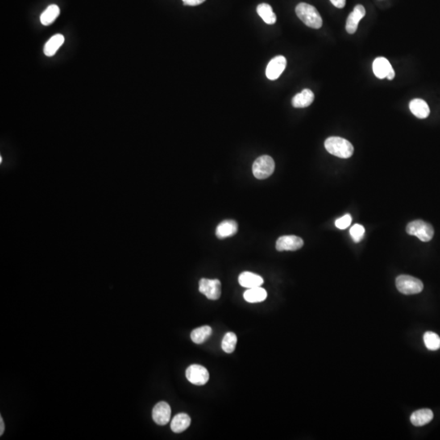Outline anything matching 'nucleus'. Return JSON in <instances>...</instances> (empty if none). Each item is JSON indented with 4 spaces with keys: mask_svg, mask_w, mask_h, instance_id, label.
<instances>
[{
    "mask_svg": "<svg viewBox=\"0 0 440 440\" xmlns=\"http://www.w3.org/2000/svg\"><path fill=\"white\" fill-rule=\"evenodd\" d=\"M295 12L299 19L308 27L320 29L322 26V18L314 6L306 3H300L296 7Z\"/></svg>",
    "mask_w": 440,
    "mask_h": 440,
    "instance_id": "nucleus-1",
    "label": "nucleus"
},
{
    "mask_svg": "<svg viewBox=\"0 0 440 440\" xmlns=\"http://www.w3.org/2000/svg\"><path fill=\"white\" fill-rule=\"evenodd\" d=\"M325 147L329 154L340 158H350L354 153L352 144L341 137H329L325 140Z\"/></svg>",
    "mask_w": 440,
    "mask_h": 440,
    "instance_id": "nucleus-2",
    "label": "nucleus"
},
{
    "mask_svg": "<svg viewBox=\"0 0 440 440\" xmlns=\"http://www.w3.org/2000/svg\"><path fill=\"white\" fill-rule=\"evenodd\" d=\"M395 284L398 290L404 295H417L423 290V283L421 280L408 275H400L396 278Z\"/></svg>",
    "mask_w": 440,
    "mask_h": 440,
    "instance_id": "nucleus-3",
    "label": "nucleus"
},
{
    "mask_svg": "<svg viewBox=\"0 0 440 440\" xmlns=\"http://www.w3.org/2000/svg\"><path fill=\"white\" fill-rule=\"evenodd\" d=\"M406 231L409 235L415 236L421 242H427L434 237V229L423 220H414L407 225Z\"/></svg>",
    "mask_w": 440,
    "mask_h": 440,
    "instance_id": "nucleus-4",
    "label": "nucleus"
},
{
    "mask_svg": "<svg viewBox=\"0 0 440 440\" xmlns=\"http://www.w3.org/2000/svg\"><path fill=\"white\" fill-rule=\"evenodd\" d=\"M275 170V163L270 156L263 155L257 158L253 165V173L259 180H264L272 175Z\"/></svg>",
    "mask_w": 440,
    "mask_h": 440,
    "instance_id": "nucleus-5",
    "label": "nucleus"
},
{
    "mask_svg": "<svg viewBox=\"0 0 440 440\" xmlns=\"http://www.w3.org/2000/svg\"><path fill=\"white\" fill-rule=\"evenodd\" d=\"M199 291L210 300H217L221 296V283L217 279L202 278L199 281Z\"/></svg>",
    "mask_w": 440,
    "mask_h": 440,
    "instance_id": "nucleus-6",
    "label": "nucleus"
},
{
    "mask_svg": "<svg viewBox=\"0 0 440 440\" xmlns=\"http://www.w3.org/2000/svg\"><path fill=\"white\" fill-rule=\"evenodd\" d=\"M186 378L191 383L196 386H203L209 381V372L203 366L192 364L187 369Z\"/></svg>",
    "mask_w": 440,
    "mask_h": 440,
    "instance_id": "nucleus-7",
    "label": "nucleus"
},
{
    "mask_svg": "<svg viewBox=\"0 0 440 440\" xmlns=\"http://www.w3.org/2000/svg\"><path fill=\"white\" fill-rule=\"evenodd\" d=\"M304 246V241L297 236H283L278 238L276 248L278 251H295Z\"/></svg>",
    "mask_w": 440,
    "mask_h": 440,
    "instance_id": "nucleus-8",
    "label": "nucleus"
},
{
    "mask_svg": "<svg viewBox=\"0 0 440 440\" xmlns=\"http://www.w3.org/2000/svg\"><path fill=\"white\" fill-rule=\"evenodd\" d=\"M286 59L283 56L274 57L268 63L266 69V76L270 80H276L280 77L286 67Z\"/></svg>",
    "mask_w": 440,
    "mask_h": 440,
    "instance_id": "nucleus-9",
    "label": "nucleus"
},
{
    "mask_svg": "<svg viewBox=\"0 0 440 440\" xmlns=\"http://www.w3.org/2000/svg\"><path fill=\"white\" fill-rule=\"evenodd\" d=\"M171 409L166 402H159L153 409V419L158 425H167L171 419Z\"/></svg>",
    "mask_w": 440,
    "mask_h": 440,
    "instance_id": "nucleus-10",
    "label": "nucleus"
},
{
    "mask_svg": "<svg viewBox=\"0 0 440 440\" xmlns=\"http://www.w3.org/2000/svg\"><path fill=\"white\" fill-rule=\"evenodd\" d=\"M365 9L362 5H356L352 13L349 15L346 21V30L349 34H354L356 31L359 22L365 16Z\"/></svg>",
    "mask_w": 440,
    "mask_h": 440,
    "instance_id": "nucleus-11",
    "label": "nucleus"
},
{
    "mask_svg": "<svg viewBox=\"0 0 440 440\" xmlns=\"http://www.w3.org/2000/svg\"><path fill=\"white\" fill-rule=\"evenodd\" d=\"M238 230V225L234 220H225L218 225L216 229V237L218 239H225L226 237L235 235Z\"/></svg>",
    "mask_w": 440,
    "mask_h": 440,
    "instance_id": "nucleus-12",
    "label": "nucleus"
},
{
    "mask_svg": "<svg viewBox=\"0 0 440 440\" xmlns=\"http://www.w3.org/2000/svg\"><path fill=\"white\" fill-rule=\"evenodd\" d=\"M238 281L242 287L247 288L261 286L263 284V278L250 271L242 272L238 277Z\"/></svg>",
    "mask_w": 440,
    "mask_h": 440,
    "instance_id": "nucleus-13",
    "label": "nucleus"
},
{
    "mask_svg": "<svg viewBox=\"0 0 440 440\" xmlns=\"http://www.w3.org/2000/svg\"><path fill=\"white\" fill-rule=\"evenodd\" d=\"M433 417H434V413L430 409L423 408L415 411L411 415L410 420L412 425H414L415 426H422L430 422Z\"/></svg>",
    "mask_w": 440,
    "mask_h": 440,
    "instance_id": "nucleus-14",
    "label": "nucleus"
},
{
    "mask_svg": "<svg viewBox=\"0 0 440 440\" xmlns=\"http://www.w3.org/2000/svg\"><path fill=\"white\" fill-rule=\"evenodd\" d=\"M391 63L387 58L378 57L374 60L373 64V70L377 78L380 79H385L392 69Z\"/></svg>",
    "mask_w": 440,
    "mask_h": 440,
    "instance_id": "nucleus-15",
    "label": "nucleus"
},
{
    "mask_svg": "<svg viewBox=\"0 0 440 440\" xmlns=\"http://www.w3.org/2000/svg\"><path fill=\"white\" fill-rule=\"evenodd\" d=\"M314 98V93L310 89H304L299 94L295 95L292 100V105L295 108L308 107L313 103Z\"/></svg>",
    "mask_w": 440,
    "mask_h": 440,
    "instance_id": "nucleus-16",
    "label": "nucleus"
},
{
    "mask_svg": "<svg viewBox=\"0 0 440 440\" xmlns=\"http://www.w3.org/2000/svg\"><path fill=\"white\" fill-rule=\"evenodd\" d=\"M409 109L413 115L421 119L427 118L430 113L427 103L421 99L412 100L409 104Z\"/></svg>",
    "mask_w": 440,
    "mask_h": 440,
    "instance_id": "nucleus-17",
    "label": "nucleus"
},
{
    "mask_svg": "<svg viewBox=\"0 0 440 440\" xmlns=\"http://www.w3.org/2000/svg\"><path fill=\"white\" fill-rule=\"evenodd\" d=\"M267 291L260 286L248 288L244 293V299H246V301L251 304L264 301L267 299Z\"/></svg>",
    "mask_w": 440,
    "mask_h": 440,
    "instance_id": "nucleus-18",
    "label": "nucleus"
},
{
    "mask_svg": "<svg viewBox=\"0 0 440 440\" xmlns=\"http://www.w3.org/2000/svg\"><path fill=\"white\" fill-rule=\"evenodd\" d=\"M191 424V418L186 413H179L171 421V428L175 433H181L188 429Z\"/></svg>",
    "mask_w": 440,
    "mask_h": 440,
    "instance_id": "nucleus-19",
    "label": "nucleus"
},
{
    "mask_svg": "<svg viewBox=\"0 0 440 440\" xmlns=\"http://www.w3.org/2000/svg\"><path fill=\"white\" fill-rule=\"evenodd\" d=\"M64 42V38L62 34H56L51 37L44 47V54L47 56H54L59 48L63 45Z\"/></svg>",
    "mask_w": 440,
    "mask_h": 440,
    "instance_id": "nucleus-20",
    "label": "nucleus"
},
{
    "mask_svg": "<svg viewBox=\"0 0 440 440\" xmlns=\"http://www.w3.org/2000/svg\"><path fill=\"white\" fill-rule=\"evenodd\" d=\"M212 329L208 325L195 329L191 333V339L196 344H201L211 336Z\"/></svg>",
    "mask_w": 440,
    "mask_h": 440,
    "instance_id": "nucleus-21",
    "label": "nucleus"
},
{
    "mask_svg": "<svg viewBox=\"0 0 440 440\" xmlns=\"http://www.w3.org/2000/svg\"><path fill=\"white\" fill-rule=\"evenodd\" d=\"M257 13L260 16L263 22L268 25H273L276 22V16L272 8L267 4H261L257 7Z\"/></svg>",
    "mask_w": 440,
    "mask_h": 440,
    "instance_id": "nucleus-22",
    "label": "nucleus"
},
{
    "mask_svg": "<svg viewBox=\"0 0 440 440\" xmlns=\"http://www.w3.org/2000/svg\"><path fill=\"white\" fill-rule=\"evenodd\" d=\"M59 14H60L59 7L56 5H50L41 15V23L43 24V26H49L56 21Z\"/></svg>",
    "mask_w": 440,
    "mask_h": 440,
    "instance_id": "nucleus-23",
    "label": "nucleus"
},
{
    "mask_svg": "<svg viewBox=\"0 0 440 440\" xmlns=\"http://www.w3.org/2000/svg\"><path fill=\"white\" fill-rule=\"evenodd\" d=\"M237 337L235 333L229 332L225 334L222 340V349L226 353H233L237 346Z\"/></svg>",
    "mask_w": 440,
    "mask_h": 440,
    "instance_id": "nucleus-24",
    "label": "nucleus"
},
{
    "mask_svg": "<svg viewBox=\"0 0 440 440\" xmlns=\"http://www.w3.org/2000/svg\"><path fill=\"white\" fill-rule=\"evenodd\" d=\"M424 342L426 348L430 350H437L440 348V337L434 332H426L424 334Z\"/></svg>",
    "mask_w": 440,
    "mask_h": 440,
    "instance_id": "nucleus-25",
    "label": "nucleus"
},
{
    "mask_svg": "<svg viewBox=\"0 0 440 440\" xmlns=\"http://www.w3.org/2000/svg\"><path fill=\"white\" fill-rule=\"evenodd\" d=\"M365 233V229L362 225H353L350 229V237H352L353 241L355 243L361 242Z\"/></svg>",
    "mask_w": 440,
    "mask_h": 440,
    "instance_id": "nucleus-26",
    "label": "nucleus"
},
{
    "mask_svg": "<svg viewBox=\"0 0 440 440\" xmlns=\"http://www.w3.org/2000/svg\"><path fill=\"white\" fill-rule=\"evenodd\" d=\"M351 221H352L351 216L350 214H345L344 216L336 220L335 225L338 229H346L350 226Z\"/></svg>",
    "mask_w": 440,
    "mask_h": 440,
    "instance_id": "nucleus-27",
    "label": "nucleus"
},
{
    "mask_svg": "<svg viewBox=\"0 0 440 440\" xmlns=\"http://www.w3.org/2000/svg\"><path fill=\"white\" fill-rule=\"evenodd\" d=\"M205 1V0H183L184 5H188V6H197V5H201Z\"/></svg>",
    "mask_w": 440,
    "mask_h": 440,
    "instance_id": "nucleus-28",
    "label": "nucleus"
},
{
    "mask_svg": "<svg viewBox=\"0 0 440 440\" xmlns=\"http://www.w3.org/2000/svg\"><path fill=\"white\" fill-rule=\"evenodd\" d=\"M330 2L338 9H343L346 5V0H330Z\"/></svg>",
    "mask_w": 440,
    "mask_h": 440,
    "instance_id": "nucleus-29",
    "label": "nucleus"
},
{
    "mask_svg": "<svg viewBox=\"0 0 440 440\" xmlns=\"http://www.w3.org/2000/svg\"><path fill=\"white\" fill-rule=\"evenodd\" d=\"M4 432H5V423L3 421V417H0V435H3Z\"/></svg>",
    "mask_w": 440,
    "mask_h": 440,
    "instance_id": "nucleus-30",
    "label": "nucleus"
},
{
    "mask_svg": "<svg viewBox=\"0 0 440 440\" xmlns=\"http://www.w3.org/2000/svg\"><path fill=\"white\" fill-rule=\"evenodd\" d=\"M395 78V71H394L393 68L390 71V73L387 75V79H389V80H392V79Z\"/></svg>",
    "mask_w": 440,
    "mask_h": 440,
    "instance_id": "nucleus-31",
    "label": "nucleus"
}]
</instances>
